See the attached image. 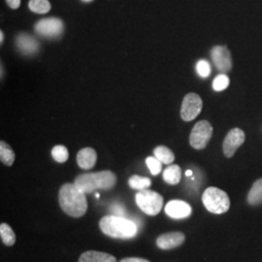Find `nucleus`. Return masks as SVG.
I'll return each mask as SVG.
<instances>
[{
    "label": "nucleus",
    "mask_w": 262,
    "mask_h": 262,
    "mask_svg": "<svg viewBox=\"0 0 262 262\" xmlns=\"http://www.w3.org/2000/svg\"><path fill=\"white\" fill-rule=\"evenodd\" d=\"M58 201L62 211L72 217H81L88 210L85 193L75 184H64L58 192Z\"/></svg>",
    "instance_id": "f257e3e1"
},
{
    "label": "nucleus",
    "mask_w": 262,
    "mask_h": 262,
    "mask_svg": "<svg viewBox=\"0 0 262 262\" xmlns=\"http://www.w3.org/2000/svg\"><path fill=\"white\" fill-rule=\"evenodd\" d=\"M99 227L104 234L117 239H131L138 232L134 222L119 215H105L99 222Z\"/></svg>",
    "instance_id": "f03ea898"
},
{
    "label": "nucleus",
    "mask_w": 262,
    "mask_h": 262,
    "mask_svg": "<svg viewBox=\"0 0 262 262\" xmlns=\"http://www.w3.org/2000/svg\"><path fill=\"white\" fill-rule=\"evenodd\" d=\"M74 184L84 193H92L97 189L109 190L116 186L117 176L110 170L84 173L76 177Z\"/></svg>",
    "instance_id": "7ed1b4c3"
},
{
    "label": "nucleus",
    "mask_w": 262,
    "mask_h": 262,
    "mask_svg": "<svg viewBox=\"0 0 262 262\" xmlns=\"http://www.w3.org/2000/svg\"><path fill=\"white\" fill-rule=\"evenodd\" d=\"M202 202L213 214H224L230 207V199L226 192L217 187H208L202 195Z\"/></svg>",
    "instance_id": "20e7f679"
},
{
    "label": "nucleus",
    "mask_w": 262,
    "mask_h": 262,
    "mask_svg": "<svg viewBox=\"0 0 262 262\" xmlns=\"http://www.w3.org/2000/svg\"><path fill=\"white\" fill-rule=\"evenodd\" d=\"M136 204L148 215H157L163 206V197L150 189L139 190L135 195Z\"/></svg>",
    "instance_id": "39448f33"
},
{
    "label": "nucleus",
    "mask_w": 262,
    "mask_h": 262,
    "mask_svg": "<svg viewBox=\"0 0 262 262\" xmlns=\"http://www.w3.org/2000/svg\"><path fill=\"white\" fill-rule=\"evenodd\" d=\"M213 136V126L208 121H200L193 126L190 136L189 144L195 150L205 149L208 143Z\"/></svg>",
    "instance_id": "423d86ee"
},
{
    "label": "nucleus",
    "mask_w": 262,
    "mask_h": 262,
    "mask_svg": "<svg viewBox=\"0 0 262 262\" xmlns=\"http://www.w3.org/2000/svg\"><path fill=\"white\" fill-rule=\"evenodd\" d=\"M203 102L201 97L196 94H188L184 97L181 107V118L185 122L193 121L201 113Z\"/></svg>",
    "instance_id": "0eeeda50"
},
{
    "label": "nucleus",
    "mask_w": 262,
    "mask_h": 262,
    "mask_svg": "<svg viewBox=\"0 0 262 262\" xmlns=\"http://www.w3.org/2000/svg\"><path fill=\"white\" fill-rule=\"evenodd\" d=\"M34 28L39 35L47 38H57L63 32L64 24L58 18H46L37 21Z\"/></svg>",
    "instance_id": "6e6552de"
},
{
    "label": "nucleus",
    "mask_w": 262,
    "mask_h": 262,
    "mask_svg": "<svg viewBox=\"0 0 262 262\" xmlns=\"http://www.w3.org/2000/svg\"><path fill=\"white\" fill-rule=\"evenodd\" d=\"M211 57L221 73H228L232 69V59L229 50L225 46H215L211 51Z\"/></svg>",
    "instance_id": "1a4fd4ad"
},
{
    "label": "nucleus",
    "mask_w": 262,
    "mask_h": 262,
    "mask_svg": "<svg viewBox=\"0 0 262 262\" xmlns=\"http://www.w3.org/2000/svg\"><path fill=\"white\" fill-rule=\"evenodd\" d=\"M246 139V134L240 128H233L226 135L223 145V150L226 158H232L235 151L242 146Z\"/></svg>",
    "instance_id": "9d476101"
},
{
    "label": "nucleus",
    "mask_w": 262,
    "mask_h": 262,
    "mask_svg": "<svg viewBox=\"0 0 262 262\" xmlns=\"http://www.w3.org/2000/svg\"><path fill=\"white\" fill-rule=\"evenodd\" d=\"M192 209L183 200H171L165 206V213L172 219L181 220L191 215Z\"/></svg>",
    "instance_id": "9b49d317"
},
{
    "label": "nucleus",
    "mask_w": 262,
    "mask_h": 262,
    "mask_svg": "<svg viewBox=\"0 0 262 262\" xmlns=\"http://www.w3.org/2000/svg\"><path fill=\"white\" fill-rule=\"evenodd\" d=\"M185 235L182 232H169L160 235L157 239V245L161 250H172L185 242Z\"/></svg>",
    "instance_id": "f8f14e48"
},
{
    "label": "nucleus",
    "mask_w": 262,
    "mask_h": 262,
    "mask_svg": "<svg viewBox=\"0 0 262 262\" xmlns=\"http://www.w3.org/2000/svg\"><path fill=\"white\" fill-rule=\"evenodd\" d=\"M97 160V154L93 148H84L77 155V163L80 168L90 170L94 168Z\"/></svg>",
    "instance_id": "ddd939ff"
},
{
    "label": "nucleus",
    "mask_w": 262,
    "mask_h": 262,
    "mask_svg": "<svg viewBox=\"0 0 262 262\" xmlns=\"http://www.w3.org/2000/svg\"><path fill=\"white\" fill-rule=\"evenodd\" d=\"M16 41L19 51L26 55H31L38 51L39 46L37 41L34 38L29 36L28 34L20 33L18 35Z\"/></svg>",
    "instance_id": "4468645a"
},
{
    "label": "nucleus",
    "mask_w": 262,
    "mask_h": 262,
    "mask_svg": "<svg viewBox=\"0 0 262 262\" xmlns=\"http://www.w3.org/2000/svg\"><path fill=\"white\" fill-rule=\"evenodd\" d=\"M79 262H117V259L110 253L89 251L81 254Z\"/></svg>",
    "instance_id": "2eb2a0df"
},
{
    "label": "nucleus",
    "mask_w": 262,
    "mask_h": 262,
    "mask_svg": "<svg viewBox=\"0 0 262 262\" xmlns=\"http://www.w3.org/2000/svg\"><path fill=\"white\" fill-rule=\"evenodd\" d=\"M182 179V170L177 164L169 165L163 172V180L172 186L178 185Z\"/></svg>",
    "instance_id": "dca6fc26"
},
{
    "label": "nucleus",
    "mask_w": 262,
    "mask_h": 262,
    "mask_svg": "<svg viewBox=\"0 0 262 262\" xmlns=\"http://www.w3.org/2000/svg\"><path fill=\"white\" fill-rule=\"evenodd\" d=\"M248 202L250 205H259L262 203V179L257 180L253 185L249 194Z\"/></svg>",
    "instance_id": "f3484780"
},
{
    "label": "nucleus",
    "mask_w": 262,
    "mask_h": 262,
    "mask_svg": "<svg viewBox=\"0 0 262 262\" xmlns=\"http://www.w3.org/2000/svg\"><path fill=\"white\" fill-rule=\"evenodd\" d=\"M15 152L13 149L10 147L9 145L4 142L1 141L0 142V159L1 162L3 164H5L6 166H12L14 164L15 161Z\"/></svg>",
    "instance_id": "a211bd4d"
},
{
    "label": "nucleus",
    "mask_w": 262,
    "mask_h": 262,
    "mask_svg": "<svg viewBox=\"0 0 262 262\" xmlns=\"http://www.w3.org/2000/svg\"><path fill=\"white\" fill-rule=\"evenodd\" d=\"M154 155L160 162L166 165H170L175 160V155L173 151L165 146H158L154 150Z\"/></svg>",
    "instance_id": "6ab92c4d"
},
{
    "label": "nucleus",
    "mask_w": 262,
    "mask_h": 262,
    "mask_svg": "<svg viewBox=\"0 0 262 262\" xmlns=\"http://www.w3.org/2000/svg\"><path fill=\"white\" fill-rule=\"evenodd\" d=\"M0 236L2 242L5 244L8 247H12L14 244L16 243V234L12 227L7 224H1L0 225Z\"/></svg>",
    "instance_id": "aec40b11"
},
{
    "label": "nucleus",
    "mask_w": 262,
    "mask_h": 262,
    "mask_svg": "<svg viewBox=\"0 0 262 262\" xmlns=\"http://www.w3.org/2000/svg\"><path fill=\"white\" fill-rule=\"evenodd\" d=\"M128 185L131 188L136 190L147 189L151 186V181L148 177H142L139 175H132L128 179Z\"/></svg>",
    "instance_id": "412c9836"
},
{
    "label": "nucleus",
    "mask_w": 262,
    "mask_h": 262,
    "mask_svg": "<svg viewBox=\"0 0 262 262\" xmlns=\"http://www.w3.org/2000/svg\"><path fill=\"white\" fill-rule=\"evenodd\" d=\"M28 8L36 14H47L52 5L48 0H29Z\"/></svg>",
    "instance_id": "4be33fe9"
},
{
    "label": "nucleus",
    "mask_w": 262,
    "mask_h": 262,
    "mask_svg": "<svg viewBox=\"0 0 262 262\" xmlns=\"http://www.w3.org/2000/svg\"><path fill=\"white\" fill-rule=\"evenodd\" d=\"M52 157L58 163H63L67 161L69 158V151L67 150L66 146L57 145L55 146L52 150Z\"/></svg>",
    "instance_id": "5701e85b"
},
{
    "label": "nucleus",
    "mask_w": 262,
    "mask_h": 262,
    "mask_svg": "<svg viewBox=\"0 0 262 262\" xmlns=\"http://www.w3.org/2000/svg\"><path fill=\"white\" fill-rule=\"evenodd\" d=\"M229 83H230L229 78L224 73H222L215 77V80L213 82V88L215 92H222L228 88Z\"/></svg>",
    "instance_id": "b1692460"
},
{
    "label": "nucleus",
    "mask_w": 262,
    "mask_h": 262,
    "mask_svg": "<svg viewBox=\"0 0 262 262\" xmlns=\"http://www.w3.org/2000/svg\"><path fill=\"white\" fill-rule=\"evenodd\" d=\"M146 164L150 169V173L154 176L159 175L162 169V162H160L156 157H149L146 159Z\"/></svg>",
    "instance_id": "393cba45"
},
{
    "label": "nucleus",
    "mask_w": 262,
    "mask_h": 262,
    "mask_svg": "<svg viewBox=\"0 0 262 262\" xmlns=\"http://www.w3.org/2000/svg\"><path fill=\"white\" fill-rule=\"evenodd\" d=\"M196 70L200 77L207 78L210 76V73H211L210 63L205 59H201L197 62Z\"/></svg>",
    "instance_id": "a878e982"
},
{
    "label": "nucleus",
    "mask_w": 262,
    "mask_h": 262,
    "mask_svg": "<svg viewBox=\"0 0 262 262\" xmlns=\"http://www.w3.org/2000/svg\"><path fill=\"white\" fill-rule=\"evenodd\" d=\"M111 211L113 212V215H119V216H123L125 215L124 207L121 204H114L111 208Z\"/></svg>",
    "instance_id": "bb28decb"
},
{
    "label": "nucleus",
    "mask_w": 262,
    "mask_h": 262,
    "mask_svg": "<svg viewBox=\"0 0 262 262\" xmlns=\"http://www.w3.org/2000/svg\"><path fill=\"white\" fill-rule=\"evenodd\" d=\"M8 6L12 9H18L20 6V2L21 0H6Z\"/></svg>",
    "instance_id": "cd10ccee"
},
{
    "label": "nucleus",
    "mask_w": 262,
    "mask_h": 262,
    "mask_svg": "<svg viewBox=\"0 0 262 262\" xmlns=\"http://www.w3.org/2000/svg\"><path fill=\"white\" fill-rule=\"evenodd\" d=\"M121 262H150L147 259L144 258H139V257H127V258H123Z\"/></svg>",
    "instance_id": "c85d7f7f"
},
{
    "label": "nucleus",
    "mask_w": 262,
    "mask_h": 262,
    "mask_svg": "<svg viewBox=\"0 0 262 262\" xmlns=\"http://www.w3.org/2000/svg\"><path fill=\"white\" fill-rule=\"evenodd\" d=\"M3 39H4V33H3V31L1 30V31H0V44L3 43Z\"/></svg>",
    "instance_id": "c756f323"
},
{
    "label": "nucleus",
    "mask_w": 262,
    "mask_h": 262,
    "mask_svg": "<svg viewBox=\"0 0 262 262\" xmlns=\"http://www.w3.org/2000/svg\"><path fill=\"white\" fill-rule=\"evenodd\" d=\"M192 174V172L190 171V170H187V176H190Z\"/></svg>",
    "instance_id": "7c9ffc66"
},
{
    "label": "nucleus",
    "mask_w": 262,
    "mask_h": 262,
    "mask_svg": "<svg viewBox=\"0 0 262 262\" xmlns=\"http://www.w3.org/2000/svg\"><path fill=\"white\" fill-rule=\"evenodd\" d=\"M84 2H91V1H93V0H83Z\"/></svg>",
    "instance_id": "2f4dec72"
}]
</instances>
